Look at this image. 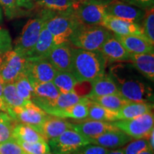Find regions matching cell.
I'll return each mask as SVG.
<instances>
[{
  "mask_svg": "<svg viewBox=\"0 0 154 154\" xmlns=\"http://www.w3.org/2000/svg\"><path fill=\"white\" fill-rule=\"evenodd\" d=\"M109 68V75L115 82L119 94L129 101L153 103V90L131 63L116 62Z\"/></svg>",
  "mask_w": 154,
  "mask_h": 154,
  "instance_id": "6da1fadb",
  "label": "cell"
},
{
  "mask_svg": "<svg viewBox=\"0 0 154 154\" xmlns=\"http://www.w3.org/2000/svg\"><path fill=\"white\" fill-rule=\"evenodd\" d=\"M107 61L100 51L72 48L71 72L78 83H91L104 75Z\"/></svg>",
  "mask_w": 154,
  "mask_h": 154,
  "instance_id": "7a4b0ae2",
  "label": "cell"
},
{
  "mask_svg": "<svg viewBox=\"0 0 154 154\" xmlns=\"http://www.w3.org/2000/svg\"><path fill=\"white\" fill-rule=\"evenodd\" d=\"M112 35L101 25H87L80 23L69 38V42L79 49L99 51L105 42Z\"/></svg>",
  "mask_w": 154,
  "mask_h": 154,
  "instance_id": "3957f363",
  "label": "cell"
},
{
  "mask_svg": "<svg viewBox=\"0 0 154 154\" xmlns=\"http://www.w3.org/2000/svg\"><path fill=\"white\" fill-rule=\"evenodd\" d=\"M55 14L56 12L54 11L43 10L39 17L29 19L23 28L21 35L15 42L14 51L28 58L35 47L44 25L48 19Z\"/></svg>",
  "mask_w": 154,
  "mask_h": 154,
  "instance_id": "277c9868",
  "label": "cell"
},
{
  "mask_svg": "<svg viewBox=\"0 0 154 154\" xmlns=\"http://www.w3.org/2000/svg\"><path fill=\"white\" fill-rule=\"evenodd\" d=\"M80 24L73 11L56 13L48 19L45 26L53 36L54 46L69 42V38L76 26Z\"/></svg>",
  "mask_w": 154,
  "mask_h": 154,
  "instance_id": "5b68a950",
  "label": "cell"
},
{
  "mask_svg": "<svg viewBox=\"0 0 154 154\" xmlns=\"http://www.w3.org/2000/svg\"><path fill=\"white\" fill-rule=\"evenodd\" d=\"M109 2L101 0L78 2L73 13L82 24L101 25L107 15L106 7Z\"/></svg>",
  "mask_w": 154,
  "mask_h": 154,
  "instance_id": "8992f818",
  "label": "cell"
},
{
  "mask_svg": "<svg viewBox=\"0 0 154 154\" xmlns=\"http://www.w3.org/2000/svg\"><path fill=\"white\" fill-rule=\"evenodd\" d=\"M113 124L133 140L147 138L154 129V116L151 111L132 119L114 121Z\"/></svg>",
  "mask_w": 154,
  "mask_h": 154,
  "instance_id": "52a82bcc",
  "label": "cell"
},
{
  "mask_svg": "<svg viewBox=\"0 0 154 154\" xmlns=\"http://www.w3.org/2000/svg\"><path fill=\"white\" fill-rule=\"evenodd\" d=\"M54 154H72L81 148L91 144L89 138L74 129L65 131L59 136L48 141Z\"/></svg>",
  "mask_w": 154,
  "mask_h": 154,
  "instance_id": "ba28073f",
  "label": "cell"
},
{
  "mask_svg": "<svg viewBox=\"0 0 154 154\" xmlns=\"http://www.w3.org/2000/svg\"><path fill=\"white\" fill-rule=\"evenodd\" d=\"M27 58L10 49L4 53L3 61L0 69V81L5 83H14L22 74H24Z\"/></svg>",
  "mask_w": 154,
  "mask_h": 154,
  "instance_id": "9c48e42d",
  "label": "cell"
},
{
  "mask_svg": "<svg viewBox=\"0 0 154 154\" xmlns=\"http://www.w3.org/2000/svg\"><path fill=\"white\" fill-rule=\"evenodd\" d=\"M57 71L46 58H27L24 74L30 82H52Z\"/></svg>",
  "mask_w": 154,
  "mask_h": 154,
  "instance_id": "30bf717a",
  "label": "cell"
},
{
  "mask_svg": "<svg viewBox=\"0 0 154 154\" xmlns=\"http://www.w3.org/2000/svg\"><path fill=\"white\" fill-rule=\"evenodd\" d=\"M47 113L32 101L24 106L17 108L11 111L9 116L19 123L28 125L36 130L43 122Z\"/></svg>",
  "mask_w": 154,
  "mask_h": 154,
  "instance_id": "8fae6325",
  "label": "cell"
},
{
  "mask_svg": "<svg viewBox=\"0 0 154 154\" xmlns=\"http://www.w3.org/2000/svg\"><path fill=\"white\" fill-rule=\"evenodd\" d=\"M107 15L139 24L143 21L145 10L119 0H111L107 4Z\"/></svg>",
  "mask_w": 154,
  "mask_h": 154,
  "instance_id": "7c38bea8",
  "label": "cell"
},
{
  "mask_svg": "<svg viewBox=\"0 0 154 154\" xmlns=\"http://www.w3.org/2000/svg\"><path fill=\"white\" fill-rule=\"evenodd\" d=\"M56 71L71 72L72 63V48L69 42L55 45L45 57Z\"/></svg>",
  "mask_w": 154,
  "mask_h": 154,
  "instance_id": "4fadbf2b",
  "label": "cell"
},
{
  "mask_svg": "<svg viewBox=\"0 0 154 154\" xmlns=\"http://www.w3.org/2000/svg\"><path fill=\"white\" fill-rule=\"evenodd\" d=\"M101 26L118 35H134L145 37L141 24L116 18L110 15H106Z\"/></svg>",
  "mask_w": 154,
  "mask_h": 154,
  "instance_id": "5bb4252c",
  "label": "cell"
},
{
  "mask_svg": "<svg viewBox=\"0 0 154 154\" xmlns=\"http://www.w3.org/2000/svg\"><path fill=\"white\" fill-rule=\"evenodd\" d=\"M68 129H72V123L66 121L64 119L48 114L41 125L36 128V131L39 133L47 141H49Z\"/></svg>",
  "mask_w": 154,
  "mask_h": 154,
  "instance_id": "9a60e30c",
  "label": "cell"
},
{
  "mask_svg": "<svg viewBox=\"0 0 154 154\" xmlns=\"http://www.w3.org/2000/svg\"><path fill=\"white\" fill-rule=\"evenodd\" d=\"M31 84L34 89V96L32 101L41 108L42 110L49 107L60 94L52 82H31Z\"/></svg>",
  "mask_w": 154,
  "mask_h": 154,
  "instance_id": "2e32d148",
  "label": "cell"
},
{
  "mask_svg": "<svg viewBox=\"0 0 154 154\" xmlns=\"http://www.w3.org/2000/svg\"><path fill=\"white\" fill-rule=\"evenodd\" d=\"M72 129L79 133L90 140L97 138L98 136L109 131L119 130L113 122L87 120L78 124H72Z\"/></svg>",
  "mask_w": 154,
  "mask_h": 154,
  "instance_id": "e0dca14e",
  "label": "cell"
},
{
  "mask_svg": "<svg viewBox=\"0 0 154 154\" xmlns=\"http://www.w3.org/2000/svg\"><path fill=\"white\" fill-rule=\"evenodd\" d=\"M108 62H124L129 61L130 53L126 51L120 42L112 34L99 50Z\"/></svg>",
  "mask_w": 154,
  "mask_h": 154,
  "instance_id": "ac0fdd59",
  "label": "cell"
},
{
  "mask_svg": "<svg viewBox=\"0 0 154 154\" xmlns=\"http://www.w3.org/2000/svg\"><path fill=\"white\" fill-rule=\"evenodd\" d=\"M130 136L120 130L112 131L90 140L91 144L101 146L109 150L118 149L131 141Z\"/></svg>",
  "mask_w": 154,
  "mask_h": 154,
  "instance_id": "d6986e66",
  "label": "cell"
},
{
  "mask_svg": "<svg viewBox=\"0 0 154 154\" xmlns=\"http://www.w3.org/2000/svg\"><path fill=\"white\" fill-rule=\"evenodd\" d=\"M116 38L130 54L154 53V44L148 41L145 37L139 36H122L113 34Z\"/></svg>",
  "mask_w": 154,
  "mask_h": 154,
  "instance_id": "ffe728a7",
  "label": "cell"
},
{
  "mask_svg": "<svg viewBox=\"0 0 154 154\" xmlns=\"http://www.w3.org/2000/svg\"><path fill=\"white\" fill-rule=\"evenodd\" d=\"M129 61L140 74L149 82L154 81V53L130 54Z\"/></svg>",
  "mask_w": 154,
  "mask_h": 154,
  "instance_id": "44dd1931",
  "label": "cell"
},
{
  "mask_svg": "<svg viewBox=\"0 0 154 154\" xmlns=\"http://www.w3.org/2000/svg\"><path fill=\"white\" fill-rule=\"evenodd\" d=\"M89 102L90 99L85 96L84 99L76 104L62 109L50 111L47 113L64 119H72L75 120H86L88 116V106Z\"/></svg>",
  "mask_w": 154,
  "mask_h": 154,
  "instance_id": "7402d4cb",
  "label": "cell"
},
{
  "mask_svg": "<svg viewBox=\"0 0 154 154\" xmlns=\"http://www.w3.org/2000/svg\"><path fill=\"white\" fill-rule=\"evenodd\" d=\"M90 93L85 96L91 99L93 97L119 94L118 88L115 82L109 74H104L91 83Z\"/></svg>",
  "mask_w": 154,
  "mask_h": 154,
  "instance_id": "603a6c76",
  "label": "cell"
},
{
  "mask_svg": "<svg viewBox=\"0 0 154 154\" xmlns=\"http://www.w3.org/2000/svg\"><path fill=\"white\" fill-rule=\"evenodd\" d=\"M153 104L146 102L129 101L118 111L119 120H128L151 112Z\"/></svg>",
  "mask_w": 154,
  "mask_h": 154,
  "instance_id": "cb8c5ba5",
  "label": "cell"
},
{
  "mask_svg": "<svg viewBox=\"0 0 154 154\" xmlns=\"http://www.w3.org/2000/svg\"><path fill=\"white\" fill-rule=\"evenodd\" d=\"M86 119L106 122H114L118 121V111L110 110L90 99L88 106V116Z\"/></svg>",
  "mask_w": 154,
  "mask_h": 154,
  "instance_id": "d4e9b609",
  "label": "cell"
},
{
  "mask_svg": "<svg viewBox=\"0 0 154 154\" xmlns=\"http://www.w3.org/2000/svg\"><path fill=\"white\" fill-rule=\"evenodd\" d=\"M12 138H14L15 140L27 143L47 141L43 136L34 128L22 123L15 124L12 131Z\"/></svg>",
  "mask_w": 154,
  "mask_h": 154,
  "instance_id": "484cf974",
  "label": "cell"
},
{
  "mask_svg": "<svg viewBox=\"0 0 154 154\" xmlns=\"http://www.w3.org/2000/svg\"><path fill=\"white\" fill-rule=\"evenodd\" d=\"M53 47V36L44 24L35 47L28 58H45Z\"/></svg>",
  "mask_w": 154,
  "mask_h": 154,
  "instance_id": "4316f807",
  "label": "cell"
},
{
  "mask_svg": "<svg viewBox=\"0 0 154 154\" xmlns=\"http://www.w3.org/2000/svg\"><path fill=\"white\" fill-rule=\"evenodd\" d=\"M3 96L5 103L8 109V114H10L13 109L24 106L30 101H26L19 96L14 83L3 84Z\"/></svg>",
  "mask_w": 154,
  "mask_h": 154,
  "instance_id": "83f0119b",
  "label": "cell"
},
{
  "mask_svg": "<svg viewBox=\"0 0 154 154\" xmlns=\"http://www.w3.org/2000/svg\"><path fill=\"white\" fill-rule=\"evenodd\" d=\"M52 82L60 94H66L69 92L74 91L77 84H79L71 72L58 71H57V73L54 77Z\"/></svg>",
  "mask_w": 154,
  "mask_h": 154,
  "instance_id": "f1b7e54d",
  "label": "cell"
},
{
  "mask_svg": "<svg viewBox=\"0 0 154 154\" xmlns=\"http://www.w3.org/2000/svg\"><path fill=\"white\" fill-rule=\"evenodd\" d=\"M77 2L75 0H35V6L44 10L62 13L74 10Z\"/></svg>",
  "mask_w": 154,
  "mask_h": 154,
  "instance_id": "f546056e",
  "label": "cell"
},
{
  "mask_svg": "<svg viewBox=\"0 0 154 154\" xmlns=\"http://www.w3.org/2000/svg\"><path fill=\"white\" fill-rule=\"evenodd\" d=\"M85 98L84 96H81L76 91L69 92L66 94H60L57 99L49 107L43 109L46 113L52 110L62 109L73 106L82 101Z\"/></svg>",
  "mask_w": 154,
  "mask_h": 154,
  "instance_id": "4dcf8cb0",
  "label": "cell"
},
{
  "mask_svg": "<svg viewBox=\"0 0 154 154\" xmlns=\"http://www.w3.org/2000/svg\"><path fill=\"white\" fill-rule=\"evenodd\" d=\"M89 99L99 103L102 106L115 111H119L124 106L129 102V101L122 97L120 94H111L99 97H93Z\"/></svg>",
  "mask_w": 154,
  "mask_h": 154,
  "instance_id": "1f68e13d",
  "label": "cell"
},
{
  "mask_svg": "<svg viewBox=\"0 0 154 154\" xmlns=\"http://www.w3.org/2000/svg\"><path fill=\"white\" fill-rule=\"evenodd\" d=\"M14 83L19 96L26 101H32L34 96V89L26 75L22 74Z\"/></svg>",
  "mask_w": 154,
  "mask_h": 154,
  "instance_id": "d6a6232c",
  "label": "cell"
},
{
  "mask_svg": "<svg viewBox=\"0 0 154 154\" xmlns=\"http://www.w3.org/2000/svg\"><path fill=\"white\" fill-rule=\"evenodd\" d=\"M16 121L7 113L2 112L0 116V138L1 142L12 138V131Z\"/></svg>",
  "mask_w": 154,
  "mask_h": 154,
  "instance_id": "836d02e7",
  "label": "cell"
},
{
  "mask_svg": "<svg viewBox=\"0 0 154 154\" xmlns=\"http://www.w3.org/2000/svg\"><path fill=\"white\" fill-rule=\"evenodd\" d=\"M141 25L143 35L146 39L154 44V11L153 7L145 10V15Z\"/></svg>",
  "mask_w": 154,
  "mask_h": 154,
  "instance_id": "e575fe53",
  "label": "cell"
},
{
  "mask_svg": "<svg viewBox=\"0 0 154 154\" xmlns=\"http://www.w3.org/2000/svg\"><path fill=\"white\" fill-rule=\"evenodd\" d=\"M16 141L26 154H43L51 152L47 141H38L34 143H27L18 140Z\"/></svg>",
  "mask_w": 154,
  "mask_h": 154,
  "instance_id": "d590c367",
  "label": "cell"
},
{
  "mask_svg": "<svg viewBox=\"0 0 154 154\" xmlns=\"http://www.w3.org/2000/svg\"><path fill=\"white\" fill-rule=\"evenodd\" d=\"M124 154H138L140 152L151 149L148 138L134 139L128 143L123 148Z\"/></svg>",
  "mask_w": 154,
  "mask_h": 154,
  "instance_id": "8d00e7d4",
  "label": "cell"
},
{
  "mask_svg": "<svg viewBox=\"0 0 154 154\" xmlns=\"http://www.w3.org/2000/svg\"><path fill=\"white\" fill-rule=\"evenodd\" d=\"M0 154H26L14 138L0 143Z\"/></svg>",
  "mask_w": 154,
  "mask_h": 154,
  "instance_id": "74e56055",
  "label": "cell"
},
{
  "mask_svg": "<svg viewBox=\"0 0 154 154\" xmlns=\"http://www.w3.org/2000/svg\"><path fill=\"white\" fill-rule=\"evenodd\" d=\"M0 6L2 7L6 17L8 19L16 17L20 9L17 7L16 0H0Z\"/></svg>",
  "mask_w": 154,
  "mask_h": 154,
  "instance_id": "f35d334b",
  "label": "cell"
},
{
  "mask_svg": "<svg viewBox=\"0 0 154 154\" xmlns=\"http://www.w3.org/2000/svg\"><path fill=\"white\" fill-rule=\"evenodd\" d=\"M110 150L101 146L88 144L81 148L72 154H106Z\"/></svg>",
  "mask_w": 154,
  "mask_h": 154,
  "instance_id": "ab89813d",
  "label": "cell"
},
{
  "mask_svg": "<svg viewBox=\"0 0 154 154\" xmlns=\"http://www.w3.org/2000/svg\"><path fill=\"white\" fill-rule=\"evenodd\" d=\"M11 49L10 35L7 30L0 28V52L5 53Z\"/></svg>",
  "mask_w": 154,
  "mask_h": 154,
  "instance_id": "60d3db41",
  "label": "cell"
},
{
  "mask_svg": "<svg viewBox=\"0 0 154 154\" xmlns=\"http://www.w3.org/2000/svg\"><path fill=\"white\" fill-rule=\"evenodd\" d=\"M122 2L129 4L143 10L153 7L154 0H122Z\"/></svg>",
  "mask_w": 154,
  "mask_h": 154,
  "instance_id": "b9f144b4",
  "label": "cell"
},
{
  "mask_svg": "<svg viewBox=\"0 0 154 154\" xmlns=\"http://www.w3.org/2000/svg\"><path fill=\"white\" fill-rule=\"evenodd\" d=\"M16 3L19 9L30 10L35 7V0H16Z\"/></svg>",
  "mask_w": 154,
  "mask_h": 154,
  "instance_id": "7bdbcfd3",
  "label": "cell"
},
{
  "mask_svg": "<svg viewBox=\"0 0 154 154\" xmlns=\"http://www.w3.org/2000/svg\"><path fill=\"white\" fill-rule=\"evenodd\" d=\"M0 111L8 113V109L6 105L3 96V83L0 81Z\"/></svg>",
  "mask_w": 154,
  "mask_h": 154,
  "instance_id": "ee69618b",
  "label": "cell"
},
{
  "mask_svg": "<svg viewBox=\"0 0 154 154\" xmlns=\"http://www.w3.org/2000/svg\"><path fill=\"white\" fill-rule=\"evenodd\" d=\"M147 138H148V141H149L150 148H151L152 151H154V129L151 131V134H149V137Z\"/></svg>",
  "mask_w": 154,
  "mask_h": 154,
  "instance_id": "f6af8a7d",
  "label": "cell"
},
{
  "mask_svg": "<svg viewBox=\"0 0 154 154\" xmlns=\"http://www.w3.org/2000/svg\"><path fill=\"white\" fill-rule=\"evenodd\" d=\"M106 154H124L122 149H118L114 150H110Z\"/></svg>",
  "mask_w": 154,
  "mask_h": 154,
  "instance_id": "bcb514c9",
  "label": "cell"
},
{
  "mask_svg": "<svg viewBox=\"0 0 154 154\" xmlns=\"http://www.w3.org/2000/svg\"><path fill=\"white\" fill-rule=\"evenodd\" d=\"M138 154H154V152H153V151H152L151 149H147V150H146V151L140 152V153H138Z\"/></svg>",
  "mask_w": 154,
  "mask_h": 154,
  "instance_id": "7dc6e473",
  "label": "cell"
},
{
  "mask_svg": "<svg viewBox=\"0 0 154 154\" xmlns=\"http://www.w3.org/2000/svg\"><path fill=\"white\" fill-rule=\"evenodd\" d=\"M3 54L4 53L0 52V69H1L2 63V61H3Z\"/></svg>",
  "mask_w": 154,
  "mask_h": 154,
  "instance_id": "c3c4849f",
  "label": "cell"
},
{
  "mask_svg": "<svg viewBox=\"0 0 154 154\" xmlns=\"http://www.w3.org/2000/svg\"><path fill=\"white\" fill-rule=\"evenodd\" d=\"M76 2H85V1H91V0H75ZM101 1H106V2H109L111 0H101Z\"/></svg>",
  "mask_w": 154,
  "mask_h": 154,
  "instance_id": "681fc988",
  "label": "cell"
},
{
  "mask_svg": "<svg viewBox=\"0 0 154 154\" xmlns=\"http://www.w3.org/2000/svg\"><path fill=\"white\" fill-rule=\"evenodd\" d=\"M2 20V9L1 7H0V22Z\"/></svg>",
  "mask_w": 154,
  "mask_h": 154,
  "instance_id": "f907efd6",
  "label": "cell"
},
{
  "mask_svg": "<svg viewBox=\"0 0 154 154\" xmlns=\"http://www.w3.org/2000/svg\"><path fill=\"white\" fill-rule=\"evenodd\" d=\"M43 154H54L51 153V152H49V153H43Z\"/></svg>",
  "mask_w": 154,
  "mask_h": 154,
  "instance_id": "816d5d0a",
  "label": "cell"
},
{
  "mask_svg": "<svg viewBox=\"0 0 154 154\" xmlns=\"http://www.w3.org/2000/svg\"><path fill=\"white\" fill-rule=\"evenodd\" d=\"M0 143H1V138H0Z\"/></svg>",
  "mask_w": 154,
  "mask_h": 154,
  "instance_id": "f5cc1de1",
  "label": "cell"
}]
</instances>
